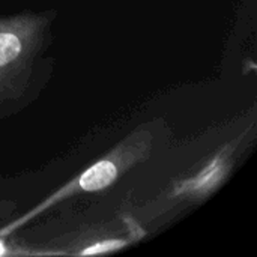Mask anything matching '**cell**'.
<instances>
[{
  "label": "cell",
  "mask_w": 257,
  "mask_h": 257,
  "mask_svg": "<svg viewBox=\"0 0 257 257\" xmlns=\"http://www.w3.org/2000/svg\"><path fill=\"white\" fill-rule=\"evenodd\" d=\"M54 15L47 11L0 17V113L30 102L48 78L45 53Z\"/></svg>",
  "instance_id": "1"
},
{
  "label": "cell",
  "mask_w": 257,
  "mask_h": 257,
  "mask_svg": "<svg viewBox=\"0 0 257 257\" xmlns=\"http://www.w3.org/2000/svg\"><path fill=\"white\" fill-rule=\"evenodd\" d=\"M169 131L163 120L157 119L149 123H143L120 140L110 152L102 158L84 169L78 176L72 178L60 188L47 196L39 205L29 209L26 214L20 215L15 221H11L0 227V236H11L18 229L33 221L42 212L51 209L57 203L71 199L74 196L102 191L111 187L122 175L130 172L140 163L151 158L154 151L167 140Z\"/></svg>",
  "instance_id": "2"
},
{
  "label": "cell",
  "mask_w": 257,
  "mask_h": 257,
  "mask_svg": "<svg viewBox=\"0 0 257 257\" xmlns=\"http://www.w3.org/2000/svg\"><path fill=\"white\" fill-rule=\"evenodd\" d=\"M248 139V131H244L235 140L220 146L206 161L199 163L193 172L178 178L157 199L142 206L136 220L140 224L143 221L154 223L208 200L232 175Z\"/></svg>",
  "instance_id": "3"
},
{
  "label": "cell",
  "mask_w": 257,
  "mask_h": 257,
  "mask_svg": "<svg viewBox=\"0 0 257 257\" xmlns=\"http://www.w3.org/2000/svg\"><path fill=\"white\" fill-rule=\"evenodd\" d=\"M146 235L142 224L133 217H122L119 221L89 226L86 230L71 238H59L54 244H62L59 254H104L126 248Z\"/></svg>",
  "instance_id": "4"
},
{
  "label": "cell",
  "mask_w": 257,
  "mask_h": 257,
  "mask_svg": "<svg viewBox=\"0 0 257 257\" xmlns=\"http://www.w3.org/2000/svg\"><path fill=\"white\" fill-rule=\"evenodd\" d=\"M33 254L30 250H24L23 245H15L9 241V236H0V256H21Z\"/></svg>",
  "instance_id": "5"
},
{
  "label": "cell",
  "mask_w": 257,
  "mask_h": 257,
  "mask_svg": "<svg viewBox=\"0 0 257 257\" xmlns=\"http://www.w3.org/2000/svg\"><path fill=\"white\" fill-rule=\"evenodd\" d=\"M14 208H15V203L6 202V200H0V220L8 218L14 212Z\"/></svg>",
  "instance_id": "6"
}]
</instances>
